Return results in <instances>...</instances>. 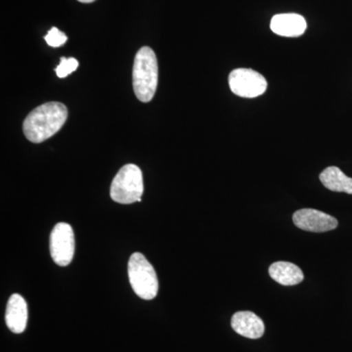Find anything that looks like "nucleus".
I'll use <instances>...</instances> for the list:
<instances>
[{
  "label": "nucleus",
  "mask_w": 352,
  "mask_h": 352,
  "mask_svg": "<svg viewBox=\"0 0 352 352\" xmlns=\"http://www.w3.org/2000/svg\"><path fill=\"white\" fill-rule=\"evenodd\" d=\"M68 119V110L59 102H48L34 109L23 124L28 140L41 143L56 134Z\"/></svg>",
  "instance_id": "1"
},
{
  "label": "nucleus",
  "mask_w": 352,
  "mask_h": 352,
  "mask_svg": "<svg viewBox=\"0 0 352 352\" xmlns=\"http://www.w3.org/2000/svg\"><path fill=\"white\" fill-rule=\"evenodd\" d=\"M159 80L156 54L151 48L143 46L136 54L132 69L134 94L143 103L154 98Z\"/></svg>",
  "instance_id": "2"
},
{
  "label": "nucleus",
  "mask_w": 352,
  "mask_h": 352,
  "mask_svg": "<svg viewBox=\"0 0 352 352\" xmlns=\"http://www.w3.org/2000/svg\"><path fill=\"white\" fill-rule=\"evenodd\" d=\"M144 192L142 171L136 164L122 166L111 184L110 195L113 201L122 205L141 201Z\"/></svg>",
  "instance_id": "3"
},
{
  "label": "nucleus",
  "mask_w": 352,
  "mask_h": 352,
  "mask_svg": "<svg viewBox=\"0 0 352 352\" xmlns=\"http://www.w3.org/2000/svg\"><path fill=\"white\" fill-rule=\"evenodd\" d=\"M129 278L134 293L145 300L156 298L159 281L156 271L140 252H134L129 261Z\"/></svg>",
  "instance_id": "4"
},
{
  "label": "nucleus",
  "mask_w": 352,
  "mask_h": 352,
  "mask_svg": "<svg viewBox=\"0 0 352 352\" xmlns=\"http://www.w3.org/2000/svg\"><path fill=\"white\" fill-rule=\"evenodd\" d=\"M231 91L243 98H256L267 89L265 78L252 69H236L228 78Z\"/></svg>",
  "instance_id": "5"
},
{
  "label": "nucleus",
  "mask_w": 352,
  "mask_h": 352,
  "mask_svg": "<svg viewBox=\"0 0 352 352\" xmlns=\"http://www.w3.org/2000/svg\"><path fill=\"white\" fill-rule=\"evenodd\" d=\"M75 234L68 223L60 222L50 234V254L54 263L59 266H67L72 263L75 254Z\"/></svg>",
  "instance_id": "6"
},
{
  "label": "nucleus",
  "mask_w": 352,
  "mask_h": 352,
  "mask_svg": "<svg viewBox=\"0 0 352 352\" xmlns=\"http://www.w3.org/2000/svg\"><path fill=\"white\" fill-rule=\"evenodd\" d=\"M294 224L308 232L322 233L333 230L338 227V220L332 215L314 208L296 210L293 215Z\"/></svg>",
  "instance_id": "7"
},
{
  "label": "nucleus",
  "mask_w": 352,
  "mask_h": 352,
  "mask_svg": "<svg viewBox=\"0 0 352 352\" xmlns=\"http://www.w3.org/2000/svg\"><path fill=\"white\" fill-rule=\"evenodd\" d=\"M307 21L296 13L278 14L271 19V31L285 38H298L307 30Z\"/></svg>",
  "instance_id": "8"
},
{
  "label": "nucleus",
  "mask_w": 352,
  "mask_h": 352,
  "mask_svg": "<svg viewBox=\"0 0 352 352\" xmlns=\"http://www.w3.org/2000/svg\"><path fill=\"white\" fill-rule=\"evenodd\" d=\"M231 326L236 333L248 339H261L265 332L263 321L254 312H236L231 319Z\"/></svg>",
  "instance_id": "9"
},
{
  "label": "nucleus",
  "mask_w": 352,
  "mask_h": 352,
  "mask_svg": "<svg viewBox=\"0 0 352 352\" xmlns=\"http://www.w3.org/2000/svg\"><path fill=\"white\" fill-rule=\"evenodd\" d=\"M6 321L12 333L24 332L28 322V305L23 296L14 294L7 302Z\"/></svg>",
  "instance_id": "10"
},
{
  "label": "nucleus",
  "mask_w": 352,
  "mask_h": 352,
  "mask_svg": "<svg viewBox=\"0 0 352 352\" xmlns=\"http://www.w3.org/2000/svg\"><path fill=\"white\" fill-rule=\"evenodd\" d=\"M268 272L274 281L283 286H295L305 279L302 270L296 264L288 261H278L271 264Z\"/></svg>",
  "instance_id": "11"
},
{
  "label": "nucleus",
  "mask_w": 352,
  "mask_h": 352,
  "mask_svg": "<svg viewBox=\"0 0 352 352\" xmlns=\"http://www.w3.org/2000/svg\"><path fill=\"white\" fill-rule=\"evenodd\" d=\"M319 178L322 184L331 191L342 192L352 195V178L344 175L338 166H329L325 168Z\"/></svg>",
  "instance_id": "12"
},
{
  "label": "nucleus",
  "mask_w": 352,
  "mask_h": 352,
  "mask_svg": "<svg viewBox=\"0 0 352 352\" xmlns=\"http://www.w3.org/2000/svg\"><path fill=\"white\" fill-rule=\"evenodd\" d=\"M78 67V62L75 58L62 57L61 62L55 71H56L58 78H64L75 72Z\"/></svg>",
  "instance_id": "13"
},
{
  "label": "nucleus",
  "mask_w": 352,
  "mask_h": 352,
  "mask_svg": "<svg viewBox=\"0 0 352 352\" xmlns=\"http://www.w3.org/2000/svg\"><path fill=\"white\" fill-rule=\"evenodd\" d=\"M44 39H45L46 43L51 46V47H59V46L63 45L68 41L66 34L59 31L55 27L52 28L50 31H48Z\"/></svg>",
  "instance_id": "14"
},
{
  "label": "nucleus",
  "mask_w": 352,
  "mask_h": 352,
  "mask_svg": "<svg viewBox=\"0 0 352 352\" xmlns=\"http://www.w3.org/2000/svg\"><path fill=\"white\" fill-rule=\"evenodd\" d=\"M78 1L82 2V3H92L95 0H78Z\"/></svg>",
  "instance_id": "15"
}]
</instances>
